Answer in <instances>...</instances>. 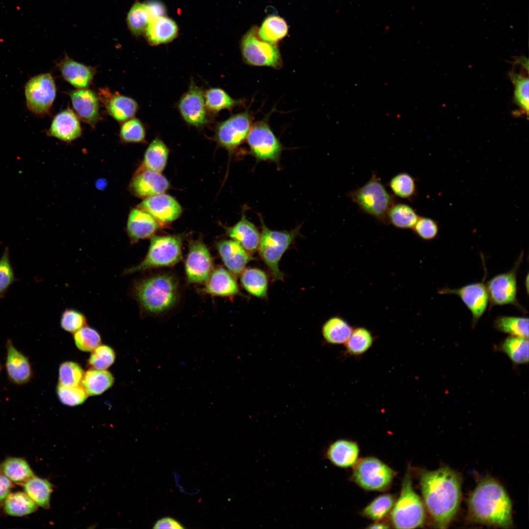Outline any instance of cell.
<instances>
[{
  "label": "cell",
  "instance_id": "d6986e66",
  "mask_svg": "<svg viewBox=\"0 0 529 529\" xmlns=\"http://www.w3.org/2000/svg\"><path fill=\"white\" fill-rule=\"evenodd\" d=\"M168 187L167 179L162 174L144 167L137 171L130 185V190L135 195L145 198L163 193Z\"/></svg>",
  "mask_w": 529,
  "mask_h": 529
},
{
  "label": "cell",
  "instance_id": "8fae6325",
  "mask_svg": "<svg viewBox=\"0 0 529 529\" xmlns=\"http://www.w3.org/2000/svg\"><path fill=\"white\" fill-rule=\"evenodd\" d=\"M246 139L251 154L257 160L279 161L282 145L265 121L252 125Z\"/></svg>",
  "mask_w": 529,
  "mask_h": 529
},
{
  "label": "cell",
  "instance_id": "f546056e",
  "mask_svg": "<svg viewBox=\"0 0 529 529\" xmlns=\"http://www.w3.org/2000/svg\"><path fill=\"white\" fill-rule=\"evenodd\" d=\"M240 277L242 287L248 293L258 298L267 296L268 281L264 271L255 267L245 268Z\"/></svg>",
  "mask_w": 529,
  "mask_h": 529
},
{
  "label": "cell",
  "instance_id": "4dcf8cb0",
  "mask_svg": "<svg viewBox=\"0 0 529 529\" xmlns=\"http://www.w3.org/2000/svg\"><path fill=\"white\" fill-rule=\"evenodd\" d=\"M22 486L24 492L38 506L45 509L49 507L53 485L48 480L34 475Z\"/></svg>",
  "mask_w": 529,
  "mask_h": 529
},
{
  "label": "cell",
  "instance_id": "681fc988",
  "mask_svg": "<svg viewBox=\"0 0 529 529\" xmlns=\"http://www.w3.org/2000/svg\"><path fill=\"white\" fill-rule=\"evenodd\" d=\"M84 374V370L77 363L64 362L59 368L58 384L64 386H74L81 384Z\"/></svg>",
  "mask_w": 529,
  "mask_h": 529
},
{
  "label": "cell",
  "instance_id": "30bf717a",
  "mask_svg": "<svg viewBox=\"0 0 529 529\" xmlns=\"http://www.w3.org/2000/svg\"><path fill=\"white\" fill-rule=\"evenodd\" d=\"M56 92L55 83L50 73H42L32 77L24 88L28 110L38 116L48 114L55 99Z\"/></svg>",
  "mask_w": 529,
  "mask_h": 529
},
{
  "label": "cell",
  "instance_id": "c3c4849f",
  "mask_svg": "<svg viewBox=\"0 0 529 529\" xmlns=\"http://www.w3.org/2000/svg\"><path fill=\"white\" fill-rule=\"evenodd\" d=\"M73 338L77 347L85 352L93 351L101 344L98 332L86 325L74 333Z\"/></svg>",
  "mask_w": 529,
  "mask_h": 529
},
{
  "label": "cell",
  "instance_id": "7c38bea8",
  "mask_svg": "<svg viewBox=\"0 0 529 529\" xmlns=\"http://www.w3.org/2000/svg\"><path fill=\"white\" fill-rule=\"evenodd\" d=\"M523 256L522 253L511 269L494 276L485 284L490 306L512 304L522 309L517 299V272Z\"/></svg>",
  "mask_w": 529,
  "mask_h": 529
},
{
  "label": "cell",
  "instance_id": "74e56055",
  "mask_svg": "<svg viewBox=\"0 0 529 529\" xmlns=\"http://www.w3.org/2000/svg\"><path fill=\"white\" fill-rule=\"evenodd\" d=\"M168 148L159 138L152 141L146 149L144 159V167L158 172L164 169L167 162Z\"/></svg>",
  "mask_w": 529,
  "mask_h": 529
},
{
  "label": "cell",
  "instance_id": "ab89813d",
  "mask_svg": "<svg viewBox=\"0 0 529 529\" xmlns=\"http://www.w3.org/2000/svg\"><path fill=\"white\" fill-rule=\"evenodd\" d=\"M151 19L146 3L136 1L127 15L126 23L131 33L138 37L144 33Z\"/></svg>",
  "mask_w": 529,
  "mask_h": 529
},
{
  "label": "cell",
  "instance_id": "1f68e13d",
  "mask_svg": "<svg viewBox=\"0 0 529 529\" xmlns=\"http://www.w3.org/2000/svg\"><path fill=\"white\" fill-rule=\"evenodd\" d=\"M0 471L12 482L22 485L34 474L24 458L9 457L0 464Z\"/></svg>",
  "mask_w": 529,
  "mask_h": 529
},
{
  "label": "cell",
  "instance_id": "ffe728a7",
  "mask_svg": "<svg viewBox=\"0 0 529 529\" xmlns=\"http://www.w3.org/2000/svg\"><path fill=\"white\" fill-rule=\"evenodd\" d=\"M68 94L78 118L94 127L101 119L98 96L87 88L77 89Z\"/></svg>",
  "mask_w": 529,
  "mask_h": 529
},
{
  "label": "cell",
  "instance_id": "277c9868",
  "mask_svg": "<svg viewBox=\"0 0 529 529\" xmlns=\"http://www.w3.org/2000/svg\"><path fill=\"white\" fill-rule=\"evenodd\" d=\"M390 512L392 524L396 529H415L425 523V507L413 489L409 468L404 476L400 496Z\"/></svg>",
  "mask_w": 529,
  "mask_h": 529
},
{
  "label": "cell",
  "instance_id": "bcb514c9",
  "mask_svg": "<svg viewBox=\"0 0 529 529\" xmlns=\"http://www.w3.org/2000/svg\"><path fill=\"white\" fill-rule=\"evenodd\" d=\"M388 185L393 194L402 198L410 199L416 192L413 178L408 173H399L389 181Z\"/></svg>",
  "mask_w": 529,
  "mask_h": 529
},
{
  "label": "cell",
  "instance_id": "ac0fdd59",
  "mask_svg": "<svg viewBox=\"0 0 529 529\" xmlns=\"http://www.w3.org/2000/svg\"><path fill=\"white\" fill-rule=\"evenodd\" d=\"M138 207L150 214L158 222L163 224L175 220L182 212L181 207L178 202L164 193L146 198Z\"/></svg>",
  "mask_w": 529,
  "mask_h": 529
},
{
  "label": "cell",
  "instance_id": "5b68a950",
  "mask_svg": "<svg viewBox=\"0 0 529 529\" xmlns=\"http://www.w3.org/2000/svg\"><path fill=\"white\" fill-rule=\"evenodd\" d=\"M261 232L258 250L274 281L283 280L284 274L279 268V262L286 250L299 233L300 227L291 231L269 229L261 218Z\"/></svg>",
  "mask_w": 529,
  "mask_h": 529
},
{
  "label": "cell",
  "instance_id": "836d02e7",
  "mask_svg": "<svg viewBox=\"0 0 529 529\" xmlns=\"http://www.w3.org/2000/svg\"><path fill=\"white\" fill-rule=\"evenodd\" d=\"M113 383V376L109 371L93 368L84 373L81 385L89 395L95 396L108 389Z\"/></svg>",
  "mask_w": 529,
  "mask_h": 529
},
{
  "label": "cell",
  "instance_id": "7dc6e473",
  "mask_svg": "<svg viewBox=\"0 0 529 529\" xmlns=\"http://www.w3.org/2000/svg\"><path fill=\"white\" fill-rule=\"evenodd\" d=\"M56 393L60 401L68 406H75L82 404L89 395L81 384L74 386H64L58 384Z\"/></svg>",
  "mask_w": 529,
  "mask_h": 529
},
{
  "label": "cell",
  "instance_id": "94428289",
  "mask_svg": "<svg viewBox=\"0 0 529 529\" xmlns=\"http://www.w3.org/2000/svg\"><path fill=\"white\" fill-rule=\"evenodd\" d=\"M1 364L0 363V372H1Z\"/></svg>",
  "mask_w": 529,
  "mask_h": 529
},
{
  "label": "cell",
  "instance_id": "680465c9",
  "mask_svg": "<svg viewBox=\"0 0 529 529\" xmlns=\"http://www.w3.org/2000/svg\"><path fill=\"white\" fill-rule=\"evenodd\" d=\"M151 19L164 16L165 12V7L157 1H151L146 3Z\"/></svg>",
  "mask_w": 529,
  "mask_h": 529
},
{
  "label": "cell",
  "instance_id": "f1b7e54d",
  "mask_svg": "<svg viewBox=\"0 0 529 529\" xmlns=\"http://www.w3.org/2000/svg\"><path fill=\"white\" fill-rule=\"evenodd\" d=\"M177 33L176 23L164 16L152 19L144 32L147 42L153 46L171 41Z\"/></svg>",
  "mask_w": 529,
  "mask_h": 529
},
{
  "label": "cell",
  "instance_id": "d4e9b609",
  "mask_svg": "<svg viewBox=\"0 0 529 529\" xmlns=\"http://www.w3.org/2000/svg\"><path fill=\"white\" fill-rule=\"evenodd\" d=\"M158 228V222L147 212L139 208L130 211L126 231L132 243L152 237Z\"/></svg>",
  "mask_w": 529,
  "mask_h": 529
},
{
  "label": "cell",
  "instance_id": "ba28073f",
  "mask_svg": "<svg viewBox=\"0 0 529 529\" xmlns=\"http://www.w3.org/2000/svg\"><path fill=\"white\" fill-rule=\"evenodd\" d=\"M353 466V481L361 488L369 491L387 489L396 474L389 466L372 457L358 460Z\"/></svg>",
  "mask_w": 529,
  "mask_h": 529
},
{
  "label": "cell",
  "instance_id": "7402d4cb",
  "mask_svg": "<svg viewBox=\"0 0 529 529\" xmlns=\"http://www.w3.org/2000/svg\"><path fill=\"white\" fill-rule=\"evenodd\" d=\"M200 291L213 296L229 298L241 294L235 277L221 266L214 267Z\"/></svg>",
  "mask_w": 529,
  "mask_h": 529
},
{
  "label": "cell",
  "instance_id": "4316f807",
  "mask_svg": "<svg viewBox=\"0 0 529 529\" xmlns=\"http://www.w3.org/2000/svg\"><path fill=\"white\" fill-rule=\"evenodd\" d=\"M226 234L231 239L240 244L250 253L258 249L260 233L255 225L243 213L240 219L234 226L226 228Z\"/></svg>",
  "mask_w": 529,
  "mask_h": 529
},
{
  "label": "cell",
  "instance_id": "7a4b0ae2",
  "mask_svg": "<svg viewBox=\"0 0 529 529\" xmlns=\"http://www.w3.org/2000/svg\"><path fill=\"white\" fill-rule=\"evenodd\" d=\"M469 518L483 525L512 527V505L507 493L497 480L490 477L481 480L467 501Z\"/></svg>",
  "mask_w": 529,
  "mask_h": 529
},
{
  "label": "cell",
  "instance_id": "db71d44e",
  "mask_svg": "<svg viewBox=\"0 0 529 529\" xmlns=\"http://www.w3.org/2000/svg\"><path fill=\"white\" fill-rule=\"evenodd\" d=\"M87 319L85 315L80 311L67 309L62 313L60 319V325L63 329L74 333L86 326Z\"/></svg>",
  "mask_w": 529,
  "mask_h": 529
},
{
  "label": "cell",
  "instance_id": "cb8c5ba5",
  "mask_svg": "<svg viewBox=\"0 0 529 529\" xmlns=\"http://www.w3.org/2000/svg\"><path fill=\"white\" fill-rule=\"evenodd\" d=\"M100 96L109 115L118 122L122 123L133 118L137 112L138 105L131 97L106 89L100 90Z\"/></svg>",
  "mask_w": 529,
  "mask_h": 529
},
{
  "label": "cell",
  "instance_id": "f6af8a7d",
  "mask_svg": "<svg viewBox=\"0 0 529 529\" xmlns=\"http://www.w3.org/2000/svg\"><path fill=\"white\" fill-rule=\"evenodd\" d=\"M394 503V498L391 494L379 495L364 507L362 514L370 519L378 521L391 511Z\"/></svg>",
  "mask_w": 529,
  "mask_h": 529
},
{
  "label": "cell",
  "instance_id": "e0dca14e",
  "mask_svg": "<svg viewBox=\"0 0 529 529\" xmlns=\"http://www.w3.org/2000/svg\"><path fill=\"white\" fill-rule=\"evenodd\" d=\"M5 348L4 367L8 381L19 386L30 383L33 371L29 358L18 350L9 338L6 342Z\"/></svg>",
  "mask_w": 529,
  "mask_h": 529
},
{
  "label": "cell",
  "instance_id": "44dd1931",
  "mask_svg": "<svg viewBox=\"0 0 529 529\" xmlns=\"http://www.w3.org/2000/svg\"><path fill=\"white\" fill-rule=\"evenodd\" d=\"M218 254L226 268L237 277L253 260L251 253L233 240H224L216 244Z\"/></svg>",
  "mask_w": 529,
  "mask_h": 529
},
{
  "label": "cell",
  "instance_id": "9a60e30c",
  "mask_svg": "<svg viewBox=\"0 0 529 529\" xmlns=\"http://www.w3.org/2000/svg\"><path fill=\"white\" fill-rule=\"evenodd\" d=\"M438 292L458 296L472 314L473 326L484 313L489 302L486 285L483 282L470 284L457 289L444 288L440 289Z\"/></svg>",
  "mask_w": 529,
  "mask_h": 529
},
{
  "label": "cell",
  "instance_id": "d590c367",
  "mask_svg": "<svg viewBox=\"0 0 529 529\" xmlns=\"http://www.w3.org/2000/svg\"><path fill=\"white\" fill-rule=\"evenodd\" d=\"M497 349L505 353L514 364H524L529 361L528 338L509 336L497 346Z\"/></svg>",
  "mask_w": 529,
  "mask_h": 529
},
{
  "label": "cell",
  "instance_id": "484cf974",
  "mask_svg": "<svg viewBox=\"0 0 529 529\" xmlns=\"http://www.w3.org/2000/svg\"><path fill=\"white\" fill-rule=\"evenodd\" d=\"M57 66L64 79L77 89L87 88L96 73L94 68L78 62L67 55Z\"/></svg>",
  "mask_w": 529,
  "mask_h": 529
},
{
  "label": "cell",
  "instance_id": "60d3db41",
  "mask_svg": "<svg viewBox=\"0 0 529 529\" xmlns=\"http://www.w3.org/2000/svg\"><path fill=\"white\" fill-rule=\"evenodd\" d=\"M286 22L278 16L267 17L257 31L258 37L264 41L275 44L288 33Z\"/></svg>",
  "mask_w": 529,
  "mask_h": 529
},
{
  "label": "cell",
  "instance_id": "f5cc1de1",
  "mask_svg": "<svg viewBox=\"0 0 529 529\" xmlns=\"http://www.w3.org/2000/svg\"><path fill=\"white\" fill-rule=\"evenodd\" d=\"M16 278L11 265L9 250L5 247L0 259V298L4 297L10 286L15 281Z\"/></svg>",
  "mask_w": 529,
  "mask_h": 529
},
{
  "label": "cell",
  "instance_id": "4fadbf2b",
  "mask_svg": "<svg viewBox=\"0 0 529 529\" xmlns=\"http://www.w3.org/2000/svg\"><path fill=\"white\" fill-rule=\"evenodd\" d=\"M214 268L212 256L203 240L190 242L185 262V271L188 283H204Z\"/></svg>",
  "mask_w": 529,
  "mask_h": 529
},
{
  "label": "cell",
  "instance_id": "52a82bcc",
  "mask_svg": "<svg viewBox=\"0 0 529 529\" xmlns=\"http://www.w3.org/2000/svg\"><path fill=\"white\" fill-rule=\"evenodd\" d=\"M182 239L179 236H152L145 258L137 265L126 269L124 273L173 266L182 259Z\"/></svg>",
  "mask_w": 529,
  "mask_h": 529
},
{
  "label": "cell",
  "instance_id": "5bb4252c",
  "mask_svg": "<svg viewBox=\"0 0 529 529\" xmlns=\"http://www.w3.org/2000/svg\"><path fill=\"white\" fill-rule=\"evenodd\" d=\"M251 125L252 117L248 111L233 115L217 125L216 139L222 146L233 149L245 140Z\"/></svg>",
  "mask_w": 529,
  "mask_h": 529
},
{
  "label": "cell",
  "instance_id": "3957f363",
  "mask_svg": "<svg viewBox=\"0 0 529 529\" xmlns=\"http://www.w3.org/2000/svg\"><path fill=\"white\" fill-rule=\"evenodd\" d=\"M133 292L144 311L158 314L170 309L177 302L178 283L171 274H157L136 282Z\"/></svg>",
  "mask_w": 529,
  "mask_h": 529
},
{
  "label": "cell",
  "instance_id": "2e32d148",
  "mask_svg": "<svg viewBox=\"0 0 529 529\" xmlns=\"http://www.w3.org/2000/svg\"><path fill=\"white\" fill-rule=\"evenodd\" d=\"M178 108L182 117L189 125L200 127L208 121L204 93L193 81L180 99Z\"/></svg>",
  "mask_w": 529,
  "mask_h": 529
},
{
  "label": "cell",
  "instance_id": "b9f144b4",
  "mask_svg": "<svg viewBox=\"0 0 529 529\" xmlns=\"http://www.w3.org/2000/svg\"><path fill=\"white\" fill-rule=\"evenodd\" d=\"M494 327L498 331L512 336L529 338L528 318L500 316L495 320Z\"/></svg>",
  "mask_w": 529,
  "mask_h": 529
},
{
  "label": "cell",
  "instance_id": "d6a6232c",
  "mask_svg": "<svg viewBox=\"0 0 529 529\" xmlns=\"http://www.w3.org/2000/svg\"><path fill=\"white\" fill-rule=\"evenodd\" d=\"M352 331L351 325L344 319L337 315L329 318L322 327L323 338L332 344L345 343Z\"/></svg>",
  "mask_w": 529,
  "mask_h": 529
},
{
  "label": "cell",
  "instance_id": "6f0895ef",
  "mask_svg": "<svg viewBox=\"0 0 529 529\" xmlns=\"http://www.w3.org/2000/svg\"><path fill=\"white\" fill-rule=\"evenodd\" d=\"M153 529H183L184 527L177 521L171 517H164L158 520Z\"/></svg>",
  "mask_w": 529,
  "mask_h": 529
},
{
  "label": "cell",
  "instance_id": "8992f818",
  "mask_svg": "<svg viewBox=\"0 0 529 529\" xmlns=\"http://www.w3.org/2000/svg\"><path fill=\"white\" fill-rule=\"evenodd\" d=\"M348 196L364 213L388 223L387 213L395 200L375 173L363 186L349 192Z\"/></svg>",
  "mask_w": 529,
  "mask_h": 529
},
{
  "label": "cell",
  "instance_id": "83f0119b",
  "mask_svg": "<svg viewBox=\"0 0 529 529\" xmlns=\"http://www.w3.org/2000/svg\"><path fill=\"white\" fill-rule=\"evenodd\" d=\"M359 454V448L356 442L347 439H339L330 445L326 456L334 465L347 468L355 465Z\"/></svg>",
  "mask_w": 529,
  "mask_h": 529
},
{
  "label": "cell",
  "instance_id": "6da1fadb",
  "mask_svg": "<svg viewBox=\"0 0 529 529\" xmlns=\"http://www.w3.org/2000/svg\"><path fill=\"white\" fill-rule=\"evenodd\" d=\"M461 482L458 473L448 466L420 472L422 501L437 528H447L456 516L461 501Z\"/></svg>",
  "mask_w": 529,
  "mask_h": 529
},
{
  "label": "cell",
  "instance_id": "603a6c76",
  "mask_svg": "<svg viewBox=\"0 0 529 529\" xmlns=\"http://www.w3.org/2000/svg\"><path fill=\"white\" fill-rule=\"evenodd\" d=\"M81 133L79 118L69 108L54 117L47 132L48 136L65 142H71L81 136Z\"/></svg>",
  "mask_w": 529,
  "mask_h": 529
},
{
  "label": "cell",
  "instance_id": "7bdbcfd3",
  "mask_svg": "<svg viewBox=\"0 0 529 529\" xmlns=\"http://www.w3.org/2000/svg\"><path fill=\"white\" fill-rule=\"evenodd\" d=\"M207 109L213 113L220 110L231 109L239 105L240 101L231 97L225 91L218 88H212L204 94Z\"/></svg>",
  "mask_w": 529,
  "mask_h": 529
},
{
  "label": "cell",
  "instance_id": "e575fe53",
  "mask_svg": "<svg viewBox=\"0 0 529 529\" xmlns=\"http://www.w3.org/2000/svg\"><path fill=\"white\" fill-rule=\"evenodd\" d=\"M4 512L11 516L22 517L34 512L38 505L24 492L10 493L2 504Z\"/></svg>",
  "mask_w": 529,
  "mask_h": 529
},
{
  "label": "cell",
  "instance_id": "f907efd6",
  "mask_svg": "<svg viewBox=\"0 0 529 529\" xmlns=\"http://www.w3.org/2000/svg\"><path fill=\"white\" fill-rule=\"evenodd\" d=\"M145 136L144 125L138 119L132 118L122 123L120 136L125 143H139L143 141Z\"/></svg>",
  "mask_w": 529,
  "mask_h": 529
},
{
  "label": "cell",
  "instance_id": "11a10c76",
  "mask_svg": "<svg viewBox=\"0 0 529 529\" xmlns=\"http://www.w3.org/2000/svg\"><path fill=\"white\" fill-rule=\"evenodd\" d=\"M412 229L420 238L427 240L434 239L439 231L438 224L434 220L420 216Z\"/></svg>",
  "mask_w": 529,
  "mask_h": 529
},
{
  "label": "cell",
  "instance_id": "f35d334b",
  "mask_svg": "<svg viewBox=\"0 0 529 529\" xmlns=\"http://www.w3.org/2000/svg\"><path fill=\"white\" fill-rule=\"evenodd\" d=\"M419 217L411 206L401 203L393 204L387 215L388 223L400 229H412Z\"/></svg>",
  "mask_w": 529,
  "mask_h": 529
},
{
  "label": "cell",
  "instance_id": "8d00e7d4",
  "mask_svg": "<svg viewBox=\"0 0 529 529\" xmlns=\"http://www.w3.org/2000/svg\"><path fill=\"white\" fill-rule=\"evenodd\" d=\"M528 67V64L524 66L522 71L517 72L514 69L509 73L510 79L514 86V101L518 106L521 114L529 115V68L523 71L524 68Z\"/></svg>",
  "mask_w": 529,
  "mask_h": 529
},
{
  "label": "cell",
  "instance_id": "9f6ffc18",
  "mask_svg": "<svg viewBox=\"0 0 529 529\" xmlns=\"http://www.w3.org/2000/svg\"><path fill=\"white\" fill-rule=\"evenodd\" d=\"M13 482L0 471V504H2L13 487Z\"/></svg>",
  "mask_w": 529,
  "mask_h": 529
},
{
  "label": "cell",
  "instance_id": "ee69618b",
  "mask_svg": "<svg viewBox=\"0 0 529 529\" xmlns=\"http://www.w3.org/2000/svg\"><path fill=\"white\" fill-rule=\"evenodd\" d=\"M373 337L367 329L358 327L353 331L345 343L347 351L353 355H360L366 352L371 346Z\"/></svg>",
  "mask_w": 529,
  "mask_h": 529
},
{
  "label": "cell",
  "instance_id": "9c48e42d",
  "mask_svg": "<svg viewBox=\"0 0 529 529\" xmlns=\"http://www.w3.org/2000/svg\"><path fill=\"white\" fill-rule=\"evenodd\" d=\"M257 31L256 27H252L243 37L241 51L244 61L251 66L279 68L282 59L278 48L261 39Z\"/></svg>",
  "mask_w": 529,
  "mask_h": 529
},
{
  "label": "cell",
  "instance_id": "816d5d0a",
  "mask_svg": "<svg viewBox=\"0 0 529 529\" xmlns=\"http://www.w3.org/2000/svg\"><path fill=\"white\" fill-rule=\"evenodd\" d=\"M115 359V352L111 347L101 345L92 351L88 364L93 369L105 370L114 362Z\"/></svg>",
  "mask_w": 529,
  "mask_h": 529
},
{
  "label": "cell",
  "instance_id": "91938a15",
  "mask_svg": "<svg viewBox=\"0 0 529 529\" xmlns=\"http://www.w3.org/2000/svg\"><path fill=\"white\" fill-rule=\"evenodd\" d=\"M389 526L387 524L383 522H375L370 525L368 528L369 529H387L389 528Z\"/></svg>",
  "mask_w": 529,
  "mask_h": 529
}]
</instances>
